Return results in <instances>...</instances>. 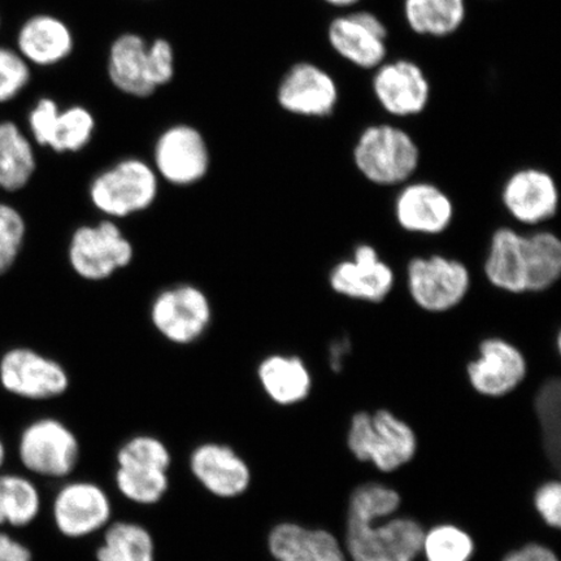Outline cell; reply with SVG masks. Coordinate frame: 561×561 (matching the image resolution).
Masks as SVG:
<instances>
[{
    "instance_id": "1",
    "label": "cell",
    "mask_w": 561,
    "mask_h": 561,
    "mask_svg": "<svg viewBox=\"0 0 561 561\" xmlns=\"http://www.w3.org/2000/svg\"><path fill=\"white\" fill-rule=\"evenodd\" d=\"M401 495L381 483H366L354 490L347 514L346 546L353 561H415L425 531L413 518L389 517L401 506Z\"/></svg>"
},
{
    "instance_id": "2",
    "label": "cell",
    "mask_w": 561,
    "mask_h": 561,
    "mask_svg": "<svg viewBox=\"0 0 561 561\" xmlns=\"http://www.w3.org/2000/svg\"><path fill=\"white\" fill-rule=\"evenodd\" d=\"M347 445L357 460L374 462L381 472L389 473L413 459L417 438L405 421L388 410H378L374 415L355 413Z\"/></svg>"
},
{
    "instance_id": "3",
    "label": "cell",
    "mask_w": 561,
    "mask_h": 561,
    "mask_svg": "<svg viewBox=\"0 0 561 561\" xmlns=\"http://www.w3.org/2000/svg\"><path fill=\"white\" fill-rule=\"evenodd\" d=\"M20 465L41 479H67L81 459V445L75 432L53 416H41L26 423L16 445Z\"/></svg>"
},
{
    "instance_id": "4",
    "label": "cell",
    "mask_w": 561,
    "mask_h": 561,
    "mask_svg": "<svg viewBox=\"0 0 561 561\" xmlns=\"http://www.w3.org/2000/svg\"><path fill=\"white\" fill-rule=\"evenodd\" d=\"M69 385L66 368L44 351L18 345L0 355V390L16 401H54L66 394Z\"/></svg>"
},
{
    "instance_id": "5",
    "label": "cell",
    "mask_w": 561,
    "mask_h": 561,
    "mask_svg": "<svg viewBox=\"0 0 561 561\" xmlns=\"http://www.w3.org/2000/svg\"><path fill=\"white\" fill-rule=\"evenodd\" d=\"M357 170L371 184H403L416 172L420 151L415 140L397 126L371 125L357 139L354 149Z\"/></svg>"
},
{
    "instance_id": "6",
    "label": "cell",
    "mask_w": 561,
    "mask_h": 561,
    "mask_svg": "<svg viewBox=\"0 0 561 561\" xmlns=\"http://www.w3.org/2000/svg\"><path fill=\"white\" fill-rule=\"evenodd\" d=\"M159 191L158 173L146 161L129 158L98 174L90 199L110 217H126L152 206Z\"/></svg>"
},
{
    "instance_id": "7",
    "label": "cell",
    "mask_w": 561,
    "mask_h": 561,
    "mask_svg": "<svg viewBox=\"0 0 561 561\" xmlns=\"http://www.w3.org/2000/svg\"><path fill=\"white\" fill-rule=\"evenodd\" d=\"M407 286L421 310L447 312L467 297L471 289V273L456 259L442 255L413 257L407 265Z\"/></svg>"
},
{
    "instance_id": "8",
    "label": "cell",
    "mask_w": 561,
    "mask_h": 561,
    "mask_svg": "<svg viewBox=\"0 0 561 561\" xmlns=\"http://www.w3.org/2000/svg\"><path fill=\"white\" fill-rule=\"evenodd\" d=\"M95 130L94 116L81 105L65 110L51 95H42L26 115V135L37 149L55 153L87 147Z\"/></svg>"
},
{
    "instance_id": "9",
    "label": "cell",
    "mask_w": 561,
    "mask_h": 561,
    "mask_svg": "<svg viewBox=\"0 0 561 561\" xmlns=\"http://www.w3.org/2000/svg\"><path fill=\"white\" fill-rule=\"evenodd\" d=\"M135 250L114 221L83 226L70 237L68 262L77 275L88 280H103L128 266Z\"/></svg>"
},
{
    "instance_id": "10",
    "label": "cell",
    "mask_w": 561,
    "mask_h": 561,
    "mask_svg": "<svg viewBox=\"0 0 561 561\" xmlns=\"http://www.w3.org/2000/svg\"><path fill=\"white\" fill-rule=\"evenodd\" d=\"M51 515L55 528L62 537L87 538L111 524V497L95 482L70 481L55 494Z\"/></svg>"
},
{
    "instance_id": "11",
    "label": "cell",
    "mask_w": 561,
    "mask_h": 561,
    "mask_svg": "<svg viewBox=\"0 0 561 561\" xmlns=\"http://www.w3.org/2000/svg\"><path fill=\"white\" fill-rule=\"evenodd\" d=\"M213 308L205 293L179 285L160 293L151 306V321L165 340L188 345L207 331Z\"/></svg>"
},
{
    "instance_id": "12",
    "label": "cell",
    "mask_w": 561,
    "mask_h": 561,
    "mask_svg": "<svg viewBox=\"0 0 561 561\" xmlns=\"http://www.w3.org/2000/svg\"><path fill=\"white\" fill-rule=\"evenodd\" d=\"M156 171L172 185L188 186L208 172L209 151L205 138L191 125H173L156 145Z\"/></svg>"
},
{
    "instance_id": "13",
    "label": "cell",
    "mask_w": 561,
    "mask_h": 561,
    "mask_svg": "<svg viewBox=\"0 0 561 561\" xmlns=\"http://www.w3.org/2000/svg\"><path fill=\"white\" fill-rule=\"evenodd\" d=\"M528 374L522 350L500 336L483 340L479 357L469 362V383L481 396L501 398L518 388Z\"/></svg>"
},
{
    "instance_id": "14",
    "label": "cell",
    "mask_w": 561,
    "mask_h": 561,
    "mask_svg": "<svg viewBox=\"0 0 561 561\" xmlns=\"http://www.w3.org/2000/svg\"><path fill=\"white\" fill-rule=\"evenodd\" d=\"M396 276L374 245L357 244L353 257L335 264L329 285L340 296L369 304H380L394 287Z\"/></svg>"
},
{
    "instance_id": "15",
    "label": "cell",
    "mask_w": 561,
    "mask_h": 561,
    "mask_svg": "<svg viewBox=\"0 0 561 561\" xmlns=\"http://www.w3.org/2000/svg\"><path fill=\"white\" fill-rule=\"evenodd\" d=\"M194 479L210 495L220 500H236L250 489L251 468L234 448L219 442L196 446L188 458Z\"/></svg>"
},
{
    "instance_id": "16",
    "label": "cell",
    "mask_w": 561,
    "mask_h": 561,
    "mask_svg": "<svg viewBox=\"0 0 561 561\" xmlns=\"http://www.w3.org/2000/svg\"><path fill=\"white\" fill-rule=\"evenodd\" d=\"M328 38L336 54L360 68L380 67L388 53V31L382 21L370 12H355L334 19L329 25Z\"/></svg>"
},
{
    "instance_id": "17",
    "label": "cell",
    "mask_w": 561,
    "mask_h": 561,
    "mask_svg": "<svg viewBox=\"0 0 561 561\" xmlns=\"http://www.w3.org/2000/svg\"><path fill=\"white\" fill-rule=\"evenodd\" d=\"M277 100L294 115L327 117L339 102V88L331 75L312 62H299L279 83Z\"/></svg>"
},
{
    "instance_id": "18",
    "label": "cell",
    "mask_w": 561,
    "mask_h": 561,
    "mask_svg": "<svg viewBox=\"0 0 561 561\" xmlns=\"http://www.w3.org/2000/svg\"><path fill=\"white\" fill-rule=\"evenodd\" d=\"M502 201L515 220L525 226H537L557 215L558 186L551 174L537 168H525L506 181Z\"/></svg>"
},
{
    "instance_id": "19",
    "label": "cell",
    "mask_w": 561,
    "mask_h": 561,
    "mask_svg": "<svg viewBox=\"0 0 561 561\" xmlns=\"http://www.w3.org/2000/svg\"><path fill=\"white\" fill-rule=\"evenodd\" d=\"M374 91L382 108L399 117L421 114L431 96V85L424 70L410 60H397L378 67Z\"/></svg>"
},
{
    "instance_id": "20",
    "label": "cell",
    "mask_w": 561,
    "mask_h": 561,
    "mask_svg": "<svg viewBox=\"0 0 561 561\" xmlns=\"http://www.w3.org/2000/svg\"><path fill=\"white\" fill-rule=\"evenodd\" d=\"M73 34L65 20L51 12H37L20 25L15 48L33 68L50 69L73 51Z\"/></svg>"
},
{
    "instance_id": "21",
    "label": "cell",
    "mask_w": 561,
    "mask_h": 561,
    "mask_svg": "<svg viewBox=\"0 0 561 561\" xmlns=\"http://www.w3.org/2000/svg\"><path fill=\"white\" fill-rule=\"evenodd\" d=\"M396 217L399 226L410 233L437 236L450 227L454 205L438 186L415 182L398 194Z\"/></svg>"
},
{
    "instance_id": "22",
    "label": "cell",
    "mask_w": 561,
    "mask_h": 561,
    "mask_svg": "<svg viewBox=\"0 0 561 561\" xmlns=\"http://www.w3.org/2000/svg\"><path fill=\"white\" fill-rule=\"evenodd\" d=\"M266 543L277 561H347L332 533L294 523L276 525Z\"/></svg>"
},
{
    "instance_id": "23",
    "label": "cell",
    "mask_w": 561,
    "mask_h": 561,
    "mask_svg": "<svg viewBox=\"0 0 561 561\" xmlns=\"http://www.w3.org/2000/svg\"><path fill=\"white\" fill-rule=\"evenodd\" d=\"M38 170L37 147L16 123L0 122V193L18 194Z\"/></svg>"
},
{
    "instance_id": "24",
    "label": "cell",
    "mask_w": 561,
    "mask_h": 561,
    "mask_svg": "<svg viewBox=\"0 0 561 561\" xmlns=\"http://www.w3.org/2000/svg\"><path fill=\"white\" fill-rule=\"evenodd\" d=\"M146 41L138 34H123L111 46L108 76L114 85L138 98L150 96L153 88L149 76Z\"/></svg>"
},
{
    "instance_id": "25",
    "label": "cell",
    "mask_w": 561,
    "mask_h": 561,
    "mask_svg": "<svg viewBox=\"0 0 561 561\" xmlns=\"http://www.w3.org/2000/svg\"><path fill=\"white\" fill-rule=\"evenodd\" d=\"M483 272L496 289L526 293L524 236L511 228L496 229L491 237Z\"/></svg>"
},
{
    "instance_id": "26",
    "label": "cell",
    "mask_w": 561,
    "mask_h": 561,
    "mask_svg": "<svg viewBox=\"0 0 561 561\" xmlns=\"http://www.w3.org/2000/svg\"><path fill=\"white\" fill-rule=\"evenodd\" d=\"M265 394L279 405H294L310 396L312 377L306 363L298 356L271 355L257 369Z\"/></svg>"
},
{
    "instance_id": "27",
    "label": "cell",
    "mask_w": 561,
    "mask_h": 561,
    "mask_svg": "<svg viewBox=\"0 0 561 561\" xmlns=\"http://www.w3.org/2000/svg\"><path fill=\"white\" fill-rule=\"evenodd\" d=\"M41 510V491L32 477L0 472V529L27 528L37 520Z\"/></svg>"
},
{
    "instance_id": "28",
    "label": "cell",
    "mask_w": 561,
    "mask_h": 561,
    "mask_svg": "<svg viewBox=\"0 0 561 561\" xmlns=\"http://www.w3.org/2000/svg\"><path fill=\"white\" fill-rule=\"evenodd\" d=\"M526 293H542L561 275V242L549 230L524 236Z\"/></svg>"
},
{
    "instance_id": "29",
    "label": "cell",
    "mask_w": 561,
    "mask_h": 561,
    "mask_svg": "<svg viewBox=\"0 0 561 561\" xmlns=\"http://www.w3.org/2000/svg\"><path fill=\"white\" fill-rule=\"evenodd\" d=\"M96 561H157V545L151 531L135 522H114L104 529Z\"/></svg>"
},
{
    "instance_id": "30",
    "label": "cell",
    "mask_w": 561,
    "mask_h": 561,
    "mask_svg": "<svg viewBox=\"0 0 561 561\" xmlns=\"http://www.w3.org/2000/svg\"><path fill=\"white\" fill-rule=\"evenodd\" d=\"M404 15L411 30L432 37H446L466 19L465 0H404Z\"/></svg>"
},
{
    "instance_id": "31",
    "label": "cell",
    "mask_w": 561,
    "mask_h": 561,
    "mask_svg": "<svg viewBox=\"0 0 561 561\" xmlns=\"http://www.w3.org/2000/svg\"><path fill=\"white\" fill-rule=\"evenodd\" d=\"M115 483L126 501L156 506L170 490V472L145 467H117Z\"/></svg>"
},
{
    "instance_id": "32",
    "label": "cell",
    "mask_w": 561,
    "mask_h": 561,
    "mask_svg": "<svg viewBox=\"0 0 561 561\" xmlns=\"http://www.w3.org/2000/svg\"><path fill=\"white\" fill-rule=\"evenodd\" d=\"M536 412L541 423L543 446L553 467H560L561 447V385L558 378H550L536 397Z\"/></svg>"
},
{
    "instance_id": "33",
    "label": "cell",
    "mask_w": 561,
    "mask_h": 561,
    "mask_svg": "<svg viewBox=\"0 0 561 561\" xmlns=\"http://www.w3.org/2000/svg\"><path fill=\"white\" fill-rule=\"evenodd\" d=\"M421 551L427 561H469L474 552L471 536L454 525H438L425 533Z\"/></svg>"
},
{
    "instance_id": "34",
    "label": "cell",
    "mask_w": 561,
    "mask_h": 561,
    "mask_svg": "<svg viewBox=\"0 0 561 561\" xmlns=\"http://www.w3.org/2000/svg\"><path fill=\"white\" fill-rule=\"evenodd\" d=\"M27 237V222L12 203L0 199V277L16 265Z\"/></svg>"
},
{
    "instance_id": "35",
    "label": "cell",
    "mask_w": 561,
    "mask_h": 561,
    "mask_svg": "<svg viewBox=\"0 0 561 561\" xmlns=\"http://www.w3.org/2000/svg\"><path fill=\"white\" fill-rule=\"evenodd\" d=\"M116 462L117 467H145L170 472L172 454L163 440L142 434L118 448Z\"/></svg>"
},
{
    "instance_id": "36",
    "label": "cell",
    "mask_w": 561,
    "mask_h": 561,
    "mask_svg": "<svg viewBox=\"0 0 561 561\" xmlns=\"http://www.w3.org/2000/svg\"><path fill=\"white\" fill-rule=\"evenodd\" d=\"M32 80L33 67L16 48L0 46V105L18 100Z\"/></svg>"
},
{
    "instance_id": "37",
    "label": "cell",
    "mask_w": 561,
    "mask_h": 561,
    "mask_svg": "<svg viewBox=\"0 0 561 561\" xmlns=\"http://www.w3.org/2000/svg\"><path fill=\"white\" fill-rule=\"evenodd\" d=\"M147 58H149V76L153 88L167 85L174 75V53L170 42L153 41L147 47Z\"/></svg>"
},
{
    "instance_id": "38",
    "label": "cell",
    "mask_w": 561,
    "mask_h": 561,
    "mask_svg": "<svg viewBox=\"0 0 561 561\" xmlns=\"http://www.w3.org/2000/svg\"><path fill=\"white\" fill-rule=\"evenodd\" d=\"M536 508L547 525L560 528L561 525V485L558 481L545 483L537 490Z\"/></svg>"
},
{
    "instance_id": "39",
    "label": "cell",
    "mask_w": 561,
    "mask_h": 561,
    "mask_svg": "<svg viewBox=\"0 0 561 561\" xmlns=\"http://www.w3.org/2000/svg\"><path fill=\"white\" fill-rule=\"evenodd\" d=\"M0 561H33V552L20 539L0 529Z\"/></svg>"
},
{
    "instance_id": "40",
    "label": "cell",
    "mask_w": 561,
    "mask_h": 561,
    "mask_svg": "<svg viewBox=\"0 0 561 561\" xmlns=\"http://www.w3.org/2000/svg\"><path fill=\"white\" fill-rule=\"evenodd\" d=\"M503 561H559L557 553L538 543H529L512 551Z\"/></svg>"
},
{
    "instance_id": "41",
    "label": "cell",
    "mask_w": 561,
    "mask_h": 561,
    "mask_svg": "<svg viewBox=\"0 0 561 561\" xmlns=\"http://www.w3.org/2000/svg\"><path fill=\"white\" fill-rule=\"evenodd\" d=\"M350 353V342L347 340H340L333 342L331 351H329V363L332 369L339 371L342 368L345 356Z\"/></svg>"
},
{
    "instance_id": "42",
    "label": "cell",
    "mask_w": 561,
    "mask_h": 561,
    "mask_svg": "<svg viewBox=\"0 0 561 561\" xmlns=\"http://www.w3.org/2000/svg\"><path fill=\"white\" fill-rule=\"evenodd\" d=\"M5 461H7V445L2 437V434H0V472L3 471Z\"/></svg>"
},
{
    "instance_id": "43",
    "label": "cell",
    "mask_w": 561,
    "mask_h": 561,
    "mask_svg": "<svg viewBox=\"0 0 561 561\" xmlns=\"http://www.w3.org/2000/svg\"><path fill=\"white\" fill-rule=\"evenodd\" d=\"M324 2L335 7H350L359 2V0H324Z\"/></svg>"
}]
</instances>
